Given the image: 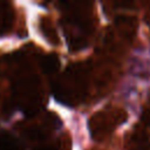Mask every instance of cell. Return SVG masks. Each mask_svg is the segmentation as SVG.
<instances>
[{
  "label": "cell",
  "mask_w": 150,
  "mask_h": 150,
  "mask_svg": "<svg viewBox=\"0 0 150 150\" xmlns=\"http://www.w3.org/2000/svg\"><path fill=\"white\" fill-rule=\"evenodd\" d=\"M42 67H43L45 71H52V70L56 69L57 68V59L54 57V55L52 57H46L43 60V66Z\"/></svg>",
  "instance_id": "1"
}]
</instances>
